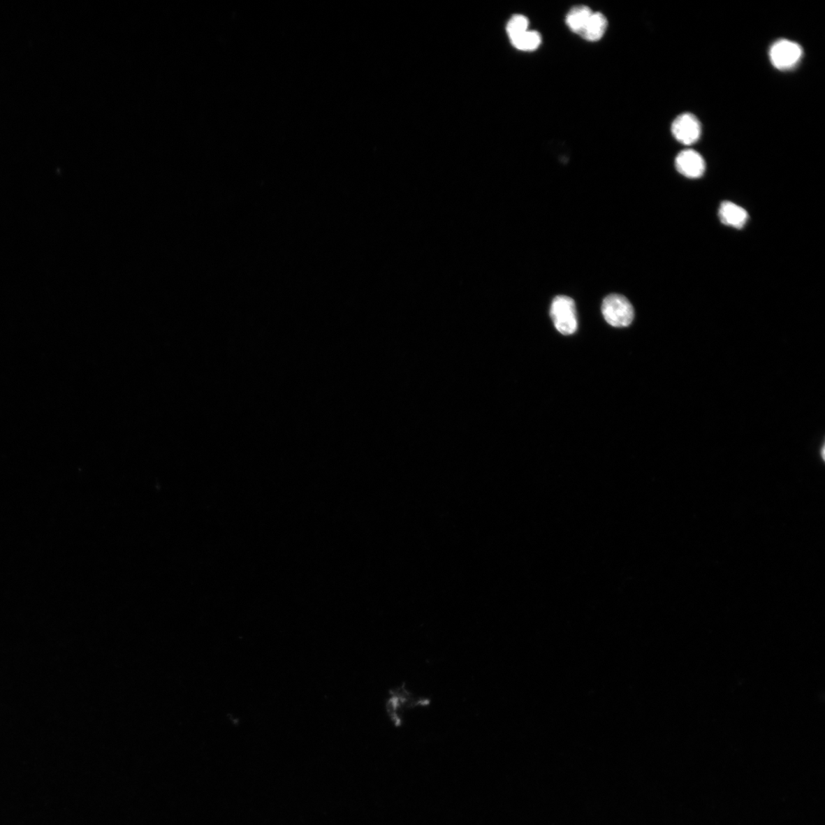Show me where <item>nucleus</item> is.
Segmentation results:
<instances>
[{
	"label": "nucleus",
	"mask_w": 825,
	"mask_h": 825,
	"mask_svg": "<svg viewBox=\"0 0 825 825\" xmlns=\"http://www.w3.org/2000/svg\"><path fill=\"white\" fill-rule=\"evenodd\" d=\"M601 312L606 321L615 328H626L631 324L634 318L631 302L617 293L610 295L603 300Z\"/></svg>",
	"instance_id": "obj_1"
},
{
	"label": "nucleus",
	"mask_w": 825,
	"mask_h": 825,
	"mask_svg": "<svg viewBox=\"0 0 825 825\" xmlns=\"http://www.w3.org/2000/svg\"><path fill=\"white\" fill-rule=\"evenodd\" d=\"M550 316L555 328L565 336L576 333L578 321L575 302L567 296L555 297L550 309Z\"/></svg>",
	"instance_id": "obj_2"
},
{
	"label": "nucleus",
	"mask_w": 825,
	"mask_h": 825,
	"mask_svg": "<svg viewBox=\"0 0 825 825\" xmlns=\"http://www.w3.org/2000/svg\"><path fill=\"white\" fill-rule=\"evenodd\" d=\"M803 48L798 43L787 39H780L771 48L770 58L775 68L789 70L794 68L801 60Z\"/></svg>",
	"instance_id": "obj_3"
},
{
	"label": "nucleus",
	"mask_w": 825,
	"mask_h": 825,
	"mask_svg": "<svg viewBox=\"0 0 825 825\" xmlns=\"http://www.w3.org/2000/svg\"><path fill=\"white\" fill-rule=\"evenodd\" d=\"M672 133L676 140L684 145L696 143L701 134L699 119L691 113H683L673 122Z\"/></svg>",
	"instance_id": "obj_4"
},
{
	"label": "nucleus",
	"mask_w": 825,
	"mask_h": 825,
	"mask_svg": "<svg viewBox=\"0 0 825 825\" xmlns=\"http://www.w3.org/2000/svg\"><path fill=\"white\" fill-rule=\"evenodd\" d=\"M675 166L678 173L688 178H699L706 171L704 159L699 152L692 149L684 150L678 154Z\"/></svg>",
	"instance_id": "obj_5"
},
{
	"label": "nucleus",
	"mask_w": 825,
	"mask_h": 825,
	"mask_svg": "<svg viewBox=\"0 0 825 825\" xmlns=\"http://www.w3.org/2000/svg\"><path fill=\"white\" fill-rule=\"evenodd\" d=\"M718 216L723 224L736 228L745 226L748 219L747 210L730 201H725L721 204Z\"/></svg>",
	"instance_id": "obj_6"
},
{
	"label": "nucleus",
	"mask_w": 825,
	"mask_h": 825,
	"mask_svg": "<svg viewBox=\"0 0 825 825\" xmlns=\"http://www.w3.org/2000/svg\"><path fill=\"white\" fill-rule=\"evenodd\" d=\"M607 28L606 15L601 13H592L580 36L587 42H598L606 34Z\"/></svg>",
	"instance_id": "obj_7"
},
{
	"label": "nucleus",
	"mask_w": 825,
	"mask_h": 825,
	"mask_svg": "<svg viewBox=\"0 0 825 825\" xmlns=\"http://www.w3.org/2000/svg\"><path fill=\"white\" fill-rule=\"evenodd\" d=\"M592 13L590 8L586 6L571 8L566 17L567 27L574 34L580 36Z\"/></svg>",
	"instance_id": "obj_8"
},
{
	"label": "nucleus",
	"mask_w": 825,
	"mask_h": 825,
	"mask_svg": "<svg viewBox=\"0 0 825 825\" xmlns=\"http://www.w3.org/2000/svg\"><path fill=\"white\" fill-rule=\"evenodd\" d=\"M512 45L520 51L533 52L540 47L542 38L536 31L527 30L523 34L510 38Z\"/></svg>",
	"instance_id": "obj_9"
},
{
	"label": "nucleus",
	"mask_w": 825,
	"mask_h": 825,
	"mask_svg": "<svg viewBox=\"0 0 825 825\" xmlns=\"http://www.w3.org/2000/svg\"><path fill=\"white\" fill-rule=\"evenodd\" d=\"M529 20L525 15H516L509 20L507 32L509 38L516 37L528 30Z\"/></svg>",
	"instance_id": "obj_10"
}]
</instances>
